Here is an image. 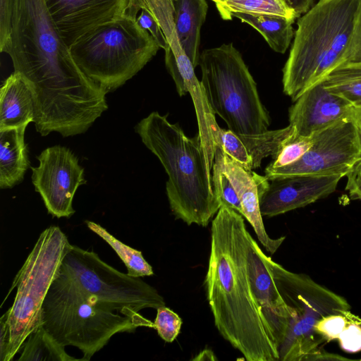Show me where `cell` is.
Segmentation results:
<instances>
[{"mask_svg":"<svg viewBox=\"0 0 361 361\" xmlns=\"http://www.w3.org/2000/svg\"><path fill=\"white\" fill-rule=\"evenodd\" d=\"M1 52L9 55L31 92L42 136L84 133L108 109L107 92L76 65L44 0H13L9 37Z\"/></svg>","mask_w":361,"mask_h":361,"instance_id":"1","label":"cell"},{"mask_svg":"<svg viewBox=\"0 0 361 361\" xmlns=\"http://www.w3.org/2000/svg\"><path fill=\"white\" fill-rule=\"evenodd\" d=\"M205 288L215 326L247 361H279L272 329L253 291L243 216L221 206L212 221Z\"/></svg>","mask_w":361,"mask_h":361,"instance_id":"2","label":"cell"},{"mask_svg":"<svg viewBox=\"0 0 361 361\" xmlns=\"http://www.w3.org/2000/svg\"><path fill=\"white\" fill-rule=\"evenodd\" d=\"M135 129L168 175L166 195L176 218L188 226H208L221 204L199 135L186 136L178 124L157 111L142 119Z\"/></svg>","mask_w":361,"mask_h":361,"instance_id":"3","label":"cell"},{"mask_svg":"<svg viewBox=\"0 0 361 361\" xmlns=\"http://www.w3.org/2000/svg\"><path fill=\"white\" fill-rule=\"evenodd\" d=\"M358 2L319 0L298 18L282 79L283 92L293 102L343 63Z\"/></svg>","mask_w":361,"mask_h":361,"instance_id":"4","label":"cell"},{"mask_svg":"<svg viewBox=\"0 0 361 361\" xmlns=\"http://www.w3.org/2000/svg\"><path fill=\"white\" fill-rule=\"evenodd\" d=\"M41 323L61 345L78 348L82 361L90 360L116 334L140 326L154 329L149 319H135L99 303L61 267L44 298Z\"/></svg>","mask_w":361,"mask_h":361,"instance_id":"5","label":"cell"},{"mask_svg":"<svg viewBox=\"0 0 361 361\" xmlns=\"http://www.w3.org/2000/svg\"><path fill=\"white\" fill-rule=\"evenodd\" d=\"M159 49L149 32L125 14L96 26L69 47L78 68L107 92L131 79Z\"/></svg>","mask_w":361,"mask_h":361,"instance_id":"6","label":"cell"},{"mask_svg":"<svg viewBox=\"0 0 361 361\" xmlns=\"http://www.w3.org/2000/svg\"><path fill=\"white\" fill-rule=\"evenodd\" d=\"M198 65L207 102L229 130L240 135L268 130L269 117L257 84L233 43L203 50Z\"/></svg>","mask_w":361,"mask_h":361,"instance_id":"7","label":"cell"},{"mask_svg":"<svg viewBox=\"0 0 361 361\" xmlns=\"http://www.w3.org/2000/svg\"><path fill=\"white\" fill-rule=\"evenodd\" d=\"M266 260L289 315L279 360H320L326 342L314 330L317 322L324 316L350 310L349 303L308 275L290 271L267 255Z\"/></svg>","mask_w":361,"mask_h":361,"instance_id":"8","label":"cell"},{"mask_svg":"<svg viewBox=\"0 0 361 361\" xmlns=\"http://www.w3.org/2000/svg\"><path fill=\"white\" fill-rule=\"evenodd\" d=\"M71 245L59 226L47 228L16 274L8 292L16 288L13 305L2 315L8 330L4 361L13 360L27 336L42 324L44 298Z\"/></svg>","mask_w":361,"mask_h":361,"instance_id":"9","label":"cell"},{"mask_svg":"<svg viewBox=\"0 0 361 361\" xmlns=\"http://www.w3.org/2000/svg\"><path fill=\"white\" fill-rule=\"evenodd\" d=\"M61 269L99 303L131 318L147 321L140 310L165 306L156 288L140 277L118 271L93 251L71 245Z\"/></svg>","mask_w":361,"mask_h":361,"instance_id":"10","label":"cell"},{"mask_svg":"<svg viewBox=\"0 0 361 361\" xmlns=\"http://www.w3.org/2000/svg\"><path fill=\"white\" fill-rule=\"evenodd\" d=\"M361 161V135L350 116L313 135V144L297 161L282 167L267 166L269 180L286 176H346Z\"/></svg>","mask_w":361,"mask_h":361,"instance_id":"11","label":"cell"},{"mask_svg":"<svg viewBox=\"0 0 361 361\" xmlns=\"http://www.w3.org/2000/svg\"><path fill=\"white\" fill-rule=\"evenodd\" d=\"M39 165L32 167V181L47 212L53 217L70 218L75 212L73 200L78 188L86 183L84 169L70 149L55 145L37 157Z\"/></svg>","mask_w":361,"mask_h":361,"instance_id":"12","label":"cell"},{"mask_svg":"<svg viewBox=\"0 0 361 361\" xmlns=\"http://www.w3.org/2000/svg\"><path fill=\"white\" fill-rule=\"evenodd\" d=\"M343 175H298L276 178L259 196L264 216L272 217L305 207L334 192Z\"/></svg>","mask_w":361,"mask_h":361,"instance_id":"13","label":"cell"},{"mask_svg":"<svg viewBox=\"0 0 361 361\" xmlns=\"http://www.w3.org/2000/svg\"><path fill=\"white\" fill-rule=\"evenodd\" d=\"M130 0H44L69 47L96 26L124 15Z\"/></svg>","mask_w":361,"mask_h":361,"instance_id":"14","label":"cell"},{"mask_svg":"<svg viewBox=\"0 0 361 361\" xmlns=\"http://www.w3.org/2000/svg\"><path fill=\"white\" fill-rule=\"evenodd\" d=\"M214 163L233 184L241 202L243 216L252 226L259 241L269 254L274 255L286 237L272 238L264 228L259 208V196L269 185V180L266 176L243 168L218 146L215 147Z\"/></svg>","mask_w":361,"mask_h":361,"instance_id":"15","label":"cell"},{"mask_svg":"<svg viewBox=\"0 0 361 361\" xmlns=\"http://www.w3.org/2000/svg\"><path fill=\"white\" fill-rule=\"evenodd\" d=\"M351 104L324 87L322 82L305 90L289 109V121L296 133L311 136L350 117Z\"/></svg>","mask_w":361,"mask_h":361,"instance_id":"16","label":"cell"},{"mask_svg":"<svg viewBox=\"0 0 361 361\" xmlns=\"http://www.w3.org/2000/svg\"><path fill=\"white\" fill-rule=\"evenodd\" d=\"M248 266L253 291L279 348L288 328V309L274 283L266 255L251 235L248 243Z\"/></svg>","mask_w":361,"mask_h":361,"instance_id":"17","label":"cell"},{"mask_svg":"<svg viewBox=\"0 0 361 361\" xmlns=\"http://www.w3.org/2000/svg\"><path fill=\"white\" fill-rule=\"evenodd\" d=\"M295 132L290 124L282 129L255 135H240L219 127L214 135L216 146L247 170L259 168L263 159L274 157L283 142Z\"/></svg>","mask_w":361,"mask_h":361,"instance_id":"18","label":"cell"},{"mask_svg":"<svg viewBox=\"0 0 361 361\" xmlns=\"http://www.w3.org/2000/svg\"><path fill=\"white\" fill-rule=\"evenodd\" d=\"M35 121L31 92L18 73L13 72L0 90V130L27 127Z\"/></svg>","mask_w":361,"mask_h":361,"instance_id":"19","label":"cell"},{"mask_svg":"<svg viewBox=\"0 0 361 361\" xmlns=\"http://www.w3.org/2000/svg\"><path fill=\"white\" fill-rule=\"evenodd\" d=\"M173 20L182 48L195 68L199 64L200 32L206 20V0H171Z\"/></svg>","mask_w":361,"mask_h":361,"instance_id":"20","label":"cell"},{"mask_svg":"<svg viewBox=\"0 0 361 361\" xmlns=\"http://www.w3.org/2000/svg\"><path fill=\"white\" fill-rule=\"evenodd\" d=\"M26 127L0 130V188H12L24 178L30 167L25 142Z\"/></svg>","mask_w":361,"mask_h":361,"instance_id":"21","label":"cell"},{"mask_svg":"<svg viewBox=\"0 0 361 361\" xmlns=\"http://www.w3.org/2000/svg\"><path fill=\"white\" fill-rule=\"evenodd\" d=\"M231 16L248 24L259 32L269 46L277 53L284 54L294 37L293 24L295 19L239 12L233 13Z\"/></svg>","mask_w":361,"mask_h":361,"instance_id":"22","label":"cell"},{"mask_svg":"<svg viewBox=\"0 0 361 361\" xmlns=\"http://www.w3.org/2000/svg\"><path fill=\"white\" fill-rule=\"evenodd\" d=\"M19 361H76L68 355L65 347L57 342L49 332L40 325L26 338L20 351Z\"/></svg>","mask_w":361,"mask_h":361,"instance_id":"23","label":"cell"},{"mask_svg":"<svg viewBox=\"0 0 361 361\" xmlns=\"http://www.w3.org/2000/svg\"><path fill=\"white\" fill-rule=\"evenodd\" d=\"M321 82L325 88L348 101L352 106H361V63H342Z\"/></svg>","mask_w":361,"mask_h":361,"instance_id":"24","label":"cell"},{"mask_svg":"<svg viewBox=\"0 0 361 361\" xmlns=\"http://www.w3.org/2000/svg\"><path fill=\"white\" fill-rule=\"evenodd\" d=\"M88 228L107 243L116 252L127 268V274L133 277L149 276L154 274L152 266L145 260L142 252L126 245L99 224L85 221Z\"/></svg>","mask_w":361,"mask_h":361,"instance_id":"25","label":"cell"},{"mask_svg":"<svg viewBox=\"0 0 361 361\" xmlns=\"http://www.w3.org/2000/svg\"><path fill=\"white\" fill-rule=\"evenodd\" d=\"M217 10L221 18L226 20H231V14L236 12L298 18L285 0H226Z\"/></svg>","mask_w":361,"mask_h":361,"instance_id":"26","label":"cell"},{"mask_svg":"<svg viewBox=\"0 0 361 361\" xmlns=\"http://www.w3.org/2000/svg\"><path fill=\"white\" fill-rule=\"evenodd\" d=\"M312 144L313 135L308 137L302 136L297 134L295 130L283 142L269 166L276 168L295 163L309 150Z\"/></svg>","mask_w":361,"mask_h":361,"instance_id":"27","label":"cell"},{"mask_svg":"<svg viewBox=\"0 0 361 361\" xmlns=\"http://www.w3.org/2000/svg\"><path fill=\"white\" fill-rule=\"evenodd\" d=\"M359 317L350 310L332 313L321 318L316 324L314 330L326 343L337 340L345 326Z\"/></svg>","mask_w":361,"mask_h":361,"instance_id":"28","label":"cell"},{"mask_svg":"<svg viewBox=\"0 0 361 361\" xmlns=\"http://www.w3.org/2000/svg\"><path fill=\"white\" fill-rule=\"evenodd\" d=\"M212 179L214 191L221 206L233 209L243 216V208L237 192L231 180L214 163L212 166Z\"/></svg>","mask_w":361,"mask_h":361,"instance_id":"29","label":"cell"},{"mask_svg":"<svg viewBox=\"0 0 361 361\" xmlns=\"http://www.w3.org/2000/svg\"><path fill=\"white\" fill-rule=\"evenodd\" d=\"M157 311L154 329L164 341L171 343L180 333L182 320L176 313L166 306L157 308Z\"/></svg>","mask_w":361,"mask_h":361,"instance_id":"30","label":"cell"},{"mask_svg":"<svg viewBox=\"0 0 361 361\" xmlns=\"http://www.w3.org/2000/svg\"><path fill=\"white\" fill-rule=\"evenodd\" d=\"M337 341L341 348L346 353L361 351V319L350 322L339 335Z\"/></svg>","mask_w":361,"mask_h":361,"instance_id":"31","label":"cell"},{"mask_svg":"<svg viewBox=\"0 0 361 361\" xmlns=\"http://www.w3.org/2000/svg\"><path fill=\"white\" fill-rule=\"evenodd\" d=\"M345 63H361V0H359L356 11L353 32Z\"/></svg>","mask_w":361,"mask_h":361,"instance_id":"32","label":"cell"},{"mask_svg":"<svg viewBox=\"0 0 361 361\" xmlns=\"http://www.w3.org/2000/svg\"><path fill=\"white\" fill-rule=\"evenodd\" d=\"M135 20L142 28L149 32L159 48L164 50L166 49L167 41L160 26L147 11L140 9L137 13Z\"/></svg>","mask_w":361,"mask_h":361,"instance_id":"33","label":"cell"},{"mask_svg":"<svg viewBox=\"0 0 361 361\" xmlns=\"http://www.w3.org/2000/svg\"><path fill=\"white\" fill-rule=\"evenodd\" d=\"M13 0H0V51L5 47L10 34Z\"/></svg>","mask_w":361,"mask_h":361,"instance_id":"34","label":"cell"},{"mask_svg":"<svg viewBox=\"0 0 361 361\" xmlns=\"http://www.w3.org/2000/svg\"><path fill=\"white\" fill-rule=\"evenodd\" d=\"M345 190L348 191L351 200H361V161L350 171Z\"/></svg>","mask_w":361,"mask_h":361,"instance_id":"35","label":"cell"},{"mask_svg":"<svg viewBox=\"0 0 361 361\" xmlns=\"http://www.w3.org/2000/svg\"><path fill=\"white\" fill-rule=\"evenodd\" d=\"M295 11L298 18L305 13L312 6L314 0H285Z\"/></svg>","mask_w":361,"mask_h":361,"instance_id":"36","label":"cell"},{"mask_svg":"<svg viewBox=\"0 0 361 361\" xmlns=\"http://www.w3.org/2000/svg\"><path fill=\"white\" fill-rule=\"evenodd\" d=\"M350 118L357 127L361 135V106H352Z\"/></svg>","mask_w":361,"mask_h":361,"instance_id":"37","label":"cell"},{"mask_svg":"<svg viewBox=\"0 0 361 361\" xmlns=\"http://www.w3.org/2000/svg\"><path fill=\"white\" fill-rule=\"evenodd\" d=\"M217 358L215 357L214 353L209 349H204L201 351L192 360H216Z\"/></svg>","mask_w":361,"mask_h":361,"instance_id":"38","label":"cell"},{"mask_svg":"<svg viewBox=\"0 0 361 361\" xmlns=\"http://www.w3.org/2000/svg\"><path fill=\"white\" fill-rule=\"evenodd\" d=\"M212 1L214 2L216 9H217L224 3V1L226 0H212Z\"/></svg>","mask_w":361,"mask_h":361,"instance_id":"39","label":"cell"}]
</instances>
